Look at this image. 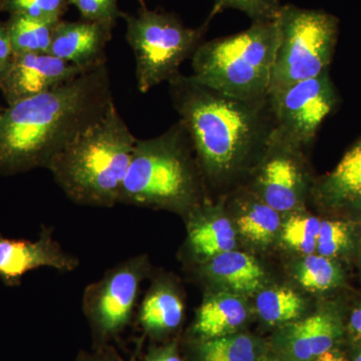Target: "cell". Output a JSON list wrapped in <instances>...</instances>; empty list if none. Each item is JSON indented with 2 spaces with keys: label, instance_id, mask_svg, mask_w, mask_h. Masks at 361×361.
Wrapping results in <instances>:
<instances>
[{
  "label": "cell",
  "instance_id": "cell-1",
  "mask_svg": "<svg viewBox=\"0 0 361 361\" xmlns=\"http://www.w3.org/2000/svg\"><path fill=\"white\" fill-rule=\"evenodd\" d=\"M113 103L106 63L7 106L0 116V175L47 169L52 159L99 121Z\"/></svg>",
  "mask_w": 361,
  "mask_h": 361
},
{
  "label": "cell",
  "instance_id": "cell-2",
  "mask_svg": "<svg viewBox=\"0 0 361 361\" xmlns=\"http://www.w3.org/2000/svg\"><path fill=\"white\" fill-rule=\"evenodd\" d=\"M168 85L173 106L208 179L229 180L258 165L275 129L269 97L237 99L180 73Z\"/></svg>",
  "mask_w": 361,
  "mask_h": 361
},
{
  "label": "cell",
  "instance_id": "cell-3",
  "mask_svg": "<svg viewBox=\"0 0 361 361\" xmlns=\"http://www.w3.org/2000/svg\"><path fill=\"white\" fill-rule=\"evenodd\" d=\"M137 140L114 102L52 159L47 170L73 203L111 208L118 204Z\"/></svg>",
  "mask_w": 361,
  "mask_h": 361
},
{
  "label": "cell",
  "instance_id": "cell-4",
  "mask_svg": "<svg viewBox=\"0 0 361 361\" xmlns=\"http://www.w3.org/2000/svg\"><path fill=\"white\" fill-rule=\"evenodd\" d=\"M186 128L178 122L155 137L137 140L118 204L189 210L198 203L202 169Z\"/></svg>",
  "mask_w": 361,
  "mask_h": 361
},
{
  "label": "cell",
  "instance_id": "cell-5",
  "mask_svg": "<svg viewBox=\"0 0 361 361\" xmlns=\"http://www.w3.org/2000/svg\"><path fill=\"white\" fill-rule=\"evenodd\" d=\"M279 44L277 20L252 23L243 32L208 40L192 56V75L237 99L260 101L269 94Z\"/></svg>",
  "mask_w": 361,
  "mask_h": 361
},
{
  "label": "cell",
  "instance_id": "cell-6",
  "mask_svg": "<svg viewBox=\"0 0 361 361\" xmlns=\"http://www.w3.org/2000/svg\"><path fill=\"white\" fill-rule=\"evenodd\" d=\"M141 2L137 13H122L121 18L127 26L126 40L134 52L137 90L147 94L179 75L180 65L204 42L211 21L188 27L175 13L151 11Z\"/></svg>",
  "mask_w": 361,
  "mask_h": 361
},
{
  "label": "cell",
  "instance_id": "cell-7",
  "mask_svg": "<svg viewBox=\"0 0 361 361\" xmlns=\"http://www.w3.org/2000/svg\"><path fill=\"white\" fill-rule=\"evenodd\" d=\"M277 23L279 44L269 94L329 71L339 32L334 14L291 4L282 6Z\"/></svg>",
  "mask_w": 361,
  "mask_h": 361
},
{
  "label": "cell",
  "instance_id": "cell-8",
  "mask_svg": "<svg viewBox=\"0 0 361 361\" xmlns=\"http://www.w3.org/2000/svg\"><path fill=\"white\" fill-rule=\"evenodd\" d=\"M146 255L133 256L106 271L85 289L82 310L99 338L115 336L132 320L142 281L148 277Z\"/></svg>",
  "mask_w": 361,
  "mask_h": 361
},
{
  "label": "cell",
  "instance_id": "cell-9",
  "mask_svg": "<svg viewBox=\"0 0 361 361\" xmlns=\"http://www.w3.org/2000/svg\"><path fill=\"white\" fill-rule=\"evenodd\" d=\"M275 132L305 148L334 110L337 96L329 71L268 94Z\"/></svg>",
  "mask_w": 361,
  "mask_h": 361
},
{
  "label": "cell",
  "instance_id": "cell-10",
  "mask_svg": "<svg viewBox=\"0 0 361 361\" xmlns=\"http://www.w3.org/2000/svg\"><path fill=\"white\" fill-rule=\"evenodd\" d=\"M303 149L274 130L255 167V193L277 212H291L302 203L307 187Z\"/></svg>",
  "mask_w": 361,
  "mask_h": 361
},
{
  "label": "cell",
  "instance_id": "cell-11",
  "mask_svg": "<svg viewBox=\"0 0 361 361\" xmlns=\"http://www.w3.org/2000/svg\"><path fill=\"white\" fill-rule=\"evenodd\" d=\"M80 260L63 250L52 228L42 226L37 240L11 239L0 234V279L7 287L20 286L23 276L39 268L73 272Z\"/></svg>",
  "mask_w": 361,
  "mask_h": 361
},
{
  "label": "cell",
  "instance_id": "cell-12",
  "mask_svg": "<svg viewBox=\"0 0 361 361\" xmlns=\"http://www.w3.org/2000/svg\"><path fill=\"white\" fill-rule=\"evenodd\" d=\"M84 73L49 52L18 54L0 82V92L11 106L56 89Z\"/></svg>",
  "mask_w": 361,
  "mask_h": 361
},
{
  "label": "cell",
  "instance_id": "cell-13",
  "mask_svg": "<svg viewBox=\"0 0 361 361\" xmlns=\"http://www.w3.org/2000/svg\"><path fill=\"white\" fill-rule=\"evenodd\" d=\"M113 26L80 20H59L49 54L90 71L106 65V47L113 39Z\"/></svg>",
  "mask_w": 361,
  "mask_h": 361
},
{
  "label": "cell",
  "instance_id": "cell-14",
  "mask_svg": "<svg viewBox=\"0 0 361 361\" xmlns=\"http://www.w3.org/2000/svg\"><path fill=\"white\" fill-rule=\"evenodd\" d=\"M185 304L177 288L168 280H156L142 299L139 310L142 329L152 336H161L180 326Z\"/></svg>",
  "mask_w": 361,
  "mask_h": 361
},
{
  "label": "cell",
  "instance_id": "cell-15",
  "mask_svg": "<svg viewBox=\"0 0 361 361\" xmlns=\"http://www.w3.org/2000/svg\"><path fill=\"white\" fill-rule=\"evenodd\" d=\"M202 273L216 283L244 294L257 290L265 276L264 271L255 259L244 252L235 250L206 261Z\"/></svg>",
  "mask_w": 361,
  "mask_h": 361
},
{
  "label": "cell",
  "instance_id": "cell-16",
  "mask_svg": "<svg viewBox=\"0 0 361 361\" xmlns=\"http://www.w3.org/2000/svg\"><path fill=\"white\" fill-rule=\"evenodd\" d=\"M191 217L187 243L192 256L200 261H208L234 250L236 232L227 218L212 212H198Z\"/></svg>",
  "mask_w": 361,
  "mask_h": 361
},
{
  "label": "cell",
  "instance_id": "cell-17",
  "mask_svg": "<svg viewBox=\"0 0 361 361\" xmlns=\"http://www.w3.org/2000/svg\"><path fill=\"white\" fill-rule=\"evenodd\" d=\"M245 304L234 294L208 296L197 311L193 330L203 341L235 334L245 322Z\"/></svg>",
  "mask_w": 361,
  "mask_h": 361
},
{
  "label": "cell",
  "instance_id": "cell-18",
  "mask_svg": "<svg viewBox=\"0 0 361 361\" xmlns=\"http://www.w3.org/2000/svg\"><path fill=\"white\" fill-rule=\"evenodd\" d=\"M337 334L336 319L329 313H318L292 323L287 329V348L294 360L310 361L330 351Z\"/></svg>",
  "mask_w": 361,
  "mask_h": 361
},
{
  "label": "cell",
  "instance_id": "cell-19",
  "mask_svg": "<svg viewBox=\"0 0 361 361\" xmlns=\"http://www.w3.org/2000/svg\"><path fill=\"white\" fill-rule=\"evenodd\" d=\"M317 192L320 198L330 204L348 203L361 199V139L318 186Z\"/></svg>",
  "mask_w": 361,
  "mask_h": 361
},
{
  "label": "cell",
  "instance_id": "cell-20",
  "mask_svg": "<svg viewBox=\"0 0 361 361\" xmlns=\"http://www.w3.org/2000/svg\"><path fill=\"white\" fill-rule=\"evenodd\" d=\"M14 54H47L59 21L35 20L11 14L6 21Z\"/></svg>",
  "mask_w": 361,
  "mask_h": 361
},
{
  "label": "cell",
  "instance_id": "cell-21",
  "mask_svg": "<svg viewBox=\"0 0 361 361\" xmlns=\"http://www.w3.org/2000/svg\"><path fill=\"white\" fill-rule=\"evenodd\" d=\"M239 208L241 212L237 218V226L240 233L253 243H270L281 224L280 213L257 199V195L240 203Z\"/></svg>",
  "mask_w": 361,
  "mask_h": 361
},
{
  "label": "cell",
  "instance_id": "cell-22",
  "mask_svg": "<svg viewBox=\"0 0 361 361\" xmlns=\"http://www.w3.org/2000/svg\"><path fill=\"white\" fill-rule=\"evenodd\" d=\"M201 361H258L255 342L244 334L205 339L199 346Z\"/></svg>",
  "mask_w": 361,
  "mask_h": 361
},
{
  "label": "cell",
  "instance_id": "cell-23",
  "mask_svg": "<svg viewBox=\"0 0 361 361\" xmlns=\"http://www.w3.org/2000/svg\"><path fill=\"white\" fill-rule=\"evenodd\" d=\"M303 300L290 288H271L260 292L256 299L259 315L270 324L291 322L300 316Z\"/></svg>",
  "mask_w": 361,
  "mask_h": 361
},
{
  "label": "cell",
  "instance_id": "cell-24",
  "mask_svg": "<svg viewBox=\"0 0 361 361\" xmlns=\"http://www.w3.org/2000/svg\"><path fill=\"white\" fill-rule=\"evenodd\" d=\"M297 279L304 288L310 291H325L336 286L339 279L338 270L329 257L310 254L297 268Z\"/></svg>",
  "mask_w": 361,
  "mask_h": 361
},
{
  "label": "cell",
  "instance_id": "cell-25",
  "mask_svg": "<svg viewBox=\"0 0 361 361\" xmlns=\"http://www.w3.org/2000/svg\"><path fill=\"white\" fill-rule=\"evenodd\" d=\"M322 221L313 216H292L285 222L282 238L291 249L305 255L316 251Z\"/></svg>",
  "mask_w": 361,
  "mask_h": 361
},
{
  "label": "cell",
  "instance_id": "cell-26",
  "mask_svg": "<svg viewBox=\"0 0 361 361\" xmlns=\"http://www.w3.org/2000/svg\"><path fill=\"white\" fill-rule=\"evenodd\" d=\"M68 7L66 0H0V13L20 14L39 20H61Z\"/></svg>",
  "mask_w": 361,
  "mask_h": 361
},
{
  "label": "cell",
  "instance_id": "cell-27",
  "mask_svg": "<svg viewBox=\"0 0 361 361\" xmlns=\"http://www.w3.org/2000/svg\"><path fill=\"white\" fill-rule=\"evenodd\" d=\"M283 4L280 0H214L212 11L207 20L226 11L236 9L245 13L252 23L277 20Z\"/></svg>",
  "mask_w": 361,
  "mask_h": 361
},
{
  "label": "cell",
  "instance_id": "cell-28",
  "mask_svg": "<svg viewBox=\"0 0 361 361\" xmlns=\"http://www.w3.org/2000/svg\"><path fill=\"white\" fill-rule=\"evenodd\" d=\"M350 232L346 223L341 221H322L316 251L324 257H332L348 246Z\"/></svg>",
  "mask_w": 361,
  "mask_h": 361
},
{
  "label": "cell",
  "instance_id": "cell-29",
  "mask_svg": "<svg viewBox=\"0 0 361 361\" xmlns=\"http://www.w3.org/2000/svg\"><path fill=\"white\" fill-rule=\"evenodd\" d=\"M68 6H73L80 11L82 20L96 21L115 27L121 18L118 7L111 6L104 0H66Z\"/></svg>",
  "mask_w": 361,
  "mask_h": 361
},
{
  "label": "cell",
  "instance_id": "cell-30",
  "mask_svg": "<svg viewBox=\"0 0 361 361\" xmlns=\"http://www.w3.org/2000/svg\"><path fill=\"white\" fill-rule=\"evenodd\" d=\"M14 56L16 54L9 39L6 23L0 21V82L11 68Z\"/></svg>",
  "mask_w": 361,
  "mask_h": 361
},
{
  "label": "cell",
  "instance_id": "cell-31",
  "mask_svg": "<svg viewBox=\"0 0 361 361\" xmlns=\"http://www.w3.org/2000/svg\"><path fill=\"white\" fill-rule=\"evenodd\" d=\"M146 361H183L176 353L174 348L160 349L149 355Z\"/></svg>",
  "mask_w": 361,
  "mask_h": 361
},
{
  "label": "cell",
  "instance_id": "cell-32",
  "mask_svg": "<svg viewBox=\"0 0 361 361\" xmlns=\"http://www.w3.org/2000/svg\"><path fill=\"white\" fill-rule=\"evenodd\" d=\"M350 325L356 334L361 336V308L353 311L350 318Z\"/></svg>",
  "mask_w": 361,
  "mask_h": 361
},
{
  "label": "cell",
  "instance_id": "cell-33",
  "mask_svg": "<svg viewBox=\"0 0 361 361\" xmlns=\"http://www.w3.org/2000/svg\"><path fill=\"white\" fill-rule=\"evenodd\" d=\"M316 361H348L345 358L342 357L341 355H337L331 351L323 353V355L318 356Z\"/></svg>",
  "mask_w": 361,
  "mask_h": 361
},
{
  "label": "cell",
  "instance_id": "cell-34",
  "mask_svg": "<svg viewBox=\"0 0 361 361\" xmlns=\"http://www.w3.org/2000/svg\"><path fill=\"white\" fill-rule=\"evenodd\" d=\"M82 361H118L113 357H108V356L99 355L96 357H85Z\"/></svg>",
  "mask_w": 361,
  "mask_h": 361
},
{
  "label": "cell",
  "instance_id": "cell-35",
  "mask_svg": "<svg viewBox=\"0 0 361 361\" xmlns=\"http://www.w3.org/2000/svg\"><path fill=\"white\" fill-rule=\"evenodd\" d=\"M258 361H279V360H278L277 358L264 357V358H261V360H259Z\"/></svg>",
  "mask_w": 361,
  "mask_h": 361
},
{
  "label": "cell",
  "instance_id": "cell-36",
  "mask_svg": "<svg viewBox=\"0 0 361 361\" xmlns=\"http://www.w3.org/2000/svg\"><path fill=\"white\" fill-rule=\"evenodd\" d=\"M355 361H361V355H358L357 357H356Z\"/></svg>",
  "mask_w": 361,
  "mask_h": 361
},
{
  "label": "cell",
  "instance_id": "cell-37",
  "mask_svg": "<svg viewBox=\"0 0 361 361\" xmlns=\"http://www.w3.org/2000/svg\"><path fill=\"white\" fill-rule=\"evenodd\" d=\"M2 111H4V109L0 108V116L2 115Z\"/></svg>",
  "mask_w": 361,
  "mask_h": 361
},
{
  "label": "cell",
  "instance_id": "cell-38",
  "mask_svg": "<svg viewBox=\"0 0 361 361\" xmlns=\"http://www.w3.org/2000/svg\"><path fill=\"white\" fill-rule=\"evenodd\" d=\"M360 200L361 201V199H360Z\"/></svg>",
  "mask_w": 361,
  "mask_h": 361
}]
</instances>
